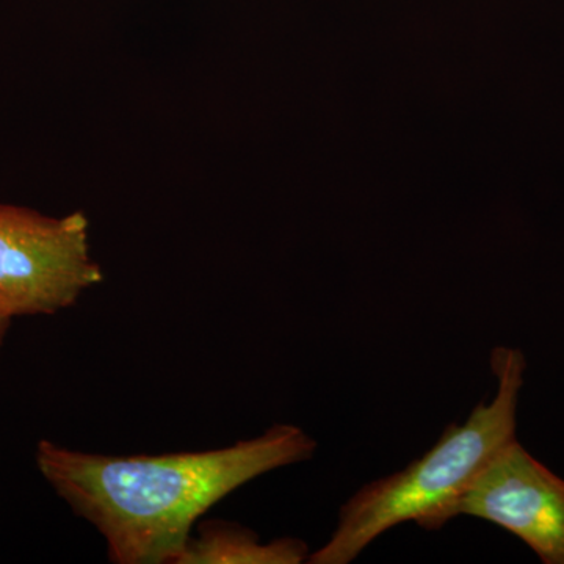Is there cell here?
<instances>
[{"mask_svg":"<svg viewBox=\"0 0 564 564\" xmlns=\"http://www.w3.org/2000/svg\"><path fill=\"white\" fill-rule=\"evenodd\" d=\"M458 516L484 519L514 534L541 563L564 564V480L518 440L443 511L434 530Z\"/></svg>","mask_w":564,"mask_h":564,"instance_id":"277c9868","label":"cell"},{"mask_svg":"<svg viewBox=\"0 0 564 564\" xmlns=\"http://www.w3.org/2000/svg\"><path fill=\"white\" fill-rule=\"evenodd\" d=\"M491 370L497 392L474 408L463 425L451 423L440 441L399 473L364 485L340 507L329 540L307 556L311 564H348L393 527L413 521L434 530L437 518L507 445L518 440L519 395L527 359L519 348L496 347Z\"/></svg>","mask_w":564,"mask_h":564,"instance_id":"7a4b0ae2","label":"cell"},{"mask_svg":"<svg viewBox=\"0 0 564 564\" xmlns=\"http://www.w3.org/2000/svg\"><path fill=\"white\" fill-rule=\"evenodd\" d=\"M102 280L82 212L50 217L0 204V321L61 313Z\"/></svg>","mask_w":564,"mask_h":564,"instance_id":"3957f363","label":"cell"},{"mask_svg":"<svg viewBox=\"0 0 564 564\" xmlns=\"http://www.w3.org/2000/svg\"><path fill=\"white\" fill-rule=\"evenodd\" d=\"M176 564H300L310 549L299 538L261 543L259 534L236 522L207 521L196 525Z\"/></svg>","mask_w":564,"mask_h":564,"instance_id":"5b68a950","label":"cell"},{"mask_svg":"<svg viewBox=\"0 0 564 564\" xmlns=\"http://www.w3.org/2000/svg\"><path fill=\"white\" fill-rule=\"evenodd\" d=\"M315 451L303 429L278 423L229 447L166 455L84 454L43 440L35 463L70 510L102 534L110 562L176 564L215 503Z\"/></svg>","mask_w":564,"mask_h":564,"instance_id":"6da1fadb","label":"cell"},{"mask_svg":"<svg viewBox=\"0 0 564 564\" xmlns=\"http://www.w3.org/2000/svg\"><path fill=\"white\" fill-rule=\"evenodd\" d=\"M10 323L7 321H0V350H2L3 340H6L7 333H9Z\"/></svg>","mask_w":564,"mask_h":564,"instance_id":"8992f818","label":"cell"}]
</instances>
